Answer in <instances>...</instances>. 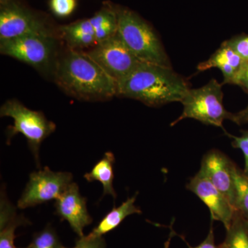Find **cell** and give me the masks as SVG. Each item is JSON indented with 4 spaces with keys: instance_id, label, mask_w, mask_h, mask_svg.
Here are the masks:
<instances>
[{
    "instance_id": "cell-30",
    "label": "cell",
    "mask_w": 248,
    "mask_h": 248,
    "mask_svg": "<svg viewBox=\"0 0 248 248\" xmlns=\"http://www.w3.org/2000/svg\"><path fill=\"white\" fill-rule=\"evenodd\" d=\"M7 1V0H0V2H1V3H4L5 2V1Z\"/></svg>"
},
{
    "instance_id": "cell-20",
    "label": "cell",
    "mask_w": 248,
    "mask_h": 248,
    "mask_svg": "<svg viewBox=\"0 0 248 248\" xmlns=\"http://www.w3.org/2000/svg\"><path fill=\"white\" fill-rule=\"evenodd\" d=\"M232 173L236 193V210L248 221V175L233 163Z\"/></svg>"
},
{
    "instance_id": "cell-5",
    "label": "cell",
    "mask_w": 248,
    "mask_h": 248,
    "mask_svg": "<svg viewBox=\"0 0 248 248\" xmlns=\"http://www.w3.org/2000/svg\"><path fill=\"white\" fill-rule=\"evenodd\" d=\"M1 117H9L14 125L8 127L7 143L13 137L22 134L27 139L29 148L35 158L37 167L40 168L39 151L44 140L55 131L56 125L46 118L43 112L28 108L16 99L7 101L0 109Z\"/></svg>"
},
{
    "instance_id": "cell-4",
    "label": "cell",
    "mask_w": 248,
    "mask_h": 248,
    "mask_svg": "<svg viewBox=\"0 0 248 248\" xmlns=\"http://www.w3.org/2000/svg\"><path fill=\"white\" fill-rule=\"evenodd\" d=\"M222 86L213 79L199 89H190L181 102L184 106L182 114L171 124V126L188 118L223 130L225 120H231L235 123V114L228 112L223 106Z\"/></svg>"
},
{
    "instance_id": "cell-14",
    "label": "cell",
    "mask_w": 248,
    "mask_h": 248,
    "mask_svg": "<svg viewBox=\"0 0 248 248\" xmlns=\"http://www.w3.org/2000/svg\"><path fill=\"white\" fill-rule=\"evenodd\" d=\"M31 221L23 215H18L16 208L1 193L0 213V248H19L15 246L16 228L31 225Z\"/></svg>"
},
{
    "instance_id": "cell-9",
    "label": "cell",
    "mask_w": 248,
    "mask_h": 248,
    "mask_svg": "<svg viewBox=\"0 0 248 248\" xmlns=\"http://www.w3.org/2000/svg\"><path fill=\"white\" fill-rule=\"evenodd\" d=\"M87 53L117 83L143 62L129 50L117 33L98 43Z\"/></svg>"
},
{
    "instance_id": "cell-24",
    "label": "cell",
    "mask_w": 248,
    "mask_h": 248,
    "mask_svg": "<svg viewBox=\"0 0 248 248\" xmlns=\"http://www.w3.org/2000/svg\"><path fill=\"white\" fill-rule=\"evenodd\" d=\"M229 138L232 139V144L235 148L241 150L245 158L244 172L248 175V131L244 130L242 131V135L239 137L234 136L231 134L226 133Z\"/></svg>"
},
{
    "instance_id": "cell-6",
    "label": "cell",
    "mask_w": 248,
    "mask_h": 248,
    "mask_svg": "<svg viewBox=\"0 0 248 248\" xmlns=\"http://www.w3.org/2000/svg\"><path fill=\"white\" fill-rule=\"evenodd\" d=\"M56 40L53 35H31L0 41V52L42 72L55 68Z\"/></svg>"
},
{
    "instance_id": "cell-1",
    "label": "cell",
    "mask_w": 248,
    "mask_h": 248,
    "mask_svg": "<svg viewBox=\"0 0 248 248\" xmlns=\"http://www.w3.org/2000/svg\"><path fill=\"white\" fill-rule=\"evenodd\" d=\"M53 75L57 84L77 99L104 100L117 95V81L87 53L69 49L57 60Z\"/></svg>"
},
{
    "instance_id": "cell-3",
    "label": "cell",
    "mask_w": 248,
    "mask_h": 248,
    "mask_svg": "<svg viewBox=\"0 0 248 248\" xmlns=\"http://www.w3.org/2000/svg\"><path fill=\"white\" fill-rule=\"evenodd\" d=\"M117 35L141 62L172 67L164 46L154 29L131 10L118 8Z\"/></svg>"
},
{
    "instance_id": "cell-22",
    "label": "cell",
    "mask_w": 248,
    "mask_h": 248,
    "mask_svg": "<svg viewBox=\"0 0 248 248\" xmlns=\"http://www.w3.org/2000/svg\"><path fill=\"white\" fill-rule=\"evenodd\" d=\"M77 0H50V8L55 16L66 17L71 16L76 9Z\"/></svg>"
},
{
    "instance_id": "cell-12",
    "label": "cell",
    "mask_w": 248,
    "mask_h": 248,
    "mask_svg": "<svg viewBox=\"0 0 248 248\" xmlns=\"http://www.w3.org/2000/svg\"><path fill=\"white\" fill-rule=\"evenodd\" d=\"M232 161L221 152L212 150L204 155L200 172L226 196L236 211V193L232 173Z\"/></svg>"
},
{
    "instance_id": "cell-15",
    "label": "cell",
    "mask_w": 248,
    "mask_h": 248,
    "mask_svg": "<svg viewBox=\"0 0 248 248\" xmlns=\"http://www.w3.org/2000/svg\"><path fill=\"white\" fill-rule=\"evenodd\" d=\"M59 32L70 49L90 48L97 45L95 32L90 19H81L59 28Z\"/></svg>"
},
{
    "instance_id": "cell-16",
    "label": "cell",
    "mask_w": 248,
    "mask_h": 248,
    "mask_svg": "<svg viewBox=\"0 0 248 248\" xmlns=\"http://www.w3.org/2000/svg\"><path fill=\"white\" fill-rule=\"evenodd\" d=\"M138 192L133 197H130L123 202L120 206L117 208L114 207L108 213L103 217L97 226L89 234L85 236L87 239L102 237L103 235L116 229L127 217L134 214H141V209L135 204Z\"/></svg>"
},
{
    "instance_id": "cell-26",
    "label": "cell",
    "mask_w": 248,
    "mask_h": 248,
    "mask_svg": "<svg viewBox=\"0 0 248 248\" xmlns=\"http://www.w3.org/2000/svg\"><path fill=\"white\" fill-rule=\"evenodd\" d=\"M233 84L237 85L248 94V61H245L236 75Z\"/></svg>"
},
{
    "instance_id": "cell-8",
    "label": "cell",
    "mask_w": 248,
    "mask_h": 248,
    "mask_svg": "<svg viewBox=\"0 0 248 248\" xmlns=\"http://www.w3.org/2000/svg\"><path fill=\"white\" fill-rule=\"evenodd\" d=\"M68 172H54L46 166L44 170L31 173L29 181L17 202L19 209L36 206L57 200L73 181Z\"/></svg>"
},
{
    "instance_id": "cell-21",
    "label": "cell",
    "mask_w": 248,
    "mask_h": 248,
    "mask_svg": "<svg viewBox=\"0 0 248 248\" xmlns=\"http://www.w3.org/2000/svg\"><path fill=\"white\" fill-rule=\"evenodd\" d=\"M56 231L50 224L43 231L36 232L32 236L31 244L25 248H64Z\"/></svg>"
},
{
    "instance_id": "cell-13",
    "label": "cell",
    "mask_w": 248,
    "mask_h": 248,
    "mask_svg": "<svg viewBox=\"0 0 248 248\" xmlns=\"http://www.w3.org/2000/svg\"><path fill=\"white\" fill-rule=\"evenodd\" d=\"M245 60L228 46L222 44L221 47L206 61L202 62L197 66L200 71L217 68L223 76V84H233L236 75L241 69Z\"/></svg>"
},
{
    "instance_id": "cell-2",
    "label": "cell",
    "mask_w": 248,
    "mask_h": 248,
    "mask_svg": "<svg viewBox=\"0 0 248 248\" xmlns=\"http://www.w3.org/2000/svg\"><path fill=\"white\" fill-rule=\"evenodd\" d=\"M190 89L188 83L172 67L142 62L117 82V95L157 107L182 102Z\"/></svg>"
},
{
    "instance_id": "cell-17",
    "label": "cell",
    "mask_w": 248,
    "mask_h": 248,
    "mask_svg": "<svg viewBox=\"0 0 248 248\" xmlns=\"http://www.w3.org/2000/svg\"><path fill=\"white\" fill-rule=\"evenodd\" d=\"M115 162V155L110 152H107L102 159L94 164L91 172L86 173L84 175V179L88 182L97 181L102 184V197L105 195H111L114 200L117 198V193L113 186Z\"/></svg>"
},
{
    "instance_id": "cell-11",
    "label": "cell",
    "mask_w": 248,
    "mask_h": 248,
    "mask_svg": "<svg viewBox=\"0 0 248 248\" xmlns=\"http://www.w3.org/2000/svg\"><path fill=\"white\" fill-rule=\"evenodd\" d=\"M87 200L80 194L79 186L72 182L68 188L55 200V215L61 221H66L79 238L84 236V228L93 223L87 208Z\"/></svg>"
},
{
    "instance_id": "cell-23",
    "label": "cell",
    "mask_w": 248,
    "mask_h": 248,
    "mask_svg": "<svg viewBox=\"0 0 248 248\" xmlns=\"http://www.w3.org/2000/svg\"><path fill=\"white\" fill-rule=\"evenodd\" d=\"M223 44L232 49L245 61H248V35L234 36Z\"/></svg>"
},
{
    "instance_id": "cell-28",
    "label": "cell",
    "mask_w": 248,
    "mask_h": 248,
    "mask_svg": "<svg viewBox=\"0 0 248 248\" xmlns=\"http://www.w3.org/2000/svg\"><path fill=\"white\" fill-rule=\"evenodd\" d=\"M235 124L238 125L248 124V106L244 110L240 111L237 113H235Z\"/></svg>"
},
{
    "instance_id": "cell-27",
    "label": "cell",
    "mask_w": 248,
    "mask_h": 248,
    "mask_svg": "<svg viewBox=\"0 0 248 248\" xmlns=\"http://www.w3.org/2000/svg\"><path fill=\"white\" fill-rule=\"evenodd\" d=\"M190 248H221V245L217 246L215 244L214 230L213 227L211 226L208 236L203 242L201 243L199 246H196V247H190Z\"/></svg>"
},
{
    "instance_id": "cell-29",
    "label": "cell",
    "mask_w": 248,
    "mask_h": 248,
    "mask_svg": "<svg viewBox=\"0 0 248 248\" xmlns=\"http://www.w3.org/2000/svg\"><path fill=\"white\" fill-rule=\"evenodd\" d=\"M174 234V232L173 231L171 232L170 234L169 235V239H168L167 241L164 244V248H170V246L171 239H172V237Z\"/></svg>"
},
{
    "instance_id": "cell-10",
    "label": "cell",
    "mask_w": 248,
    "mask_h": 248,
    "mask_svg": "<svg viewBox=\"0 0 248 248\" xmlns=\"http://www.w3.org/2000/svg\"><path fill=\"white\" fill-rule=\"evenodd\" d=\"M205 204L210 210L212 221L221 222L226 229L231 226L236 210L221 191L199 171L186 186Z\"/></svg>"
},
{
    "instance_id": "cell-19",
    "label": "cell",
    "mask_w": 248,
    "mask_h": 248,
    "mask_svg": "<svg viewBox=\"0 0 248 248\" xmlns=\"http://www.w3.org/2000/svg\"><path fill=\"white\" fill-rule=\"evenodd\" d=\"M221 248H248V221L236 211Z\"/></svg>"
},
{
    "instance_id": "cell-18",
    "label": "cell",
    "mask_w": 248,
    "mask_h": 248,
    "mask_svg": "<svg viewBox=\"0 0 248 248\" xmlns=\"http://www.w3.org/2000/svg\"><path fill=\"white\" fill-rule=\"evenodd\" d=\"M98 43L117 35L118 31V9L107 4L90 18Z\"/></svg>"
},
{
    "instance_id": "cell-7",
    "label": "cell",
    "mask_w": 248,
    "mask_h": 248,
    "mask_svg": "<svg viewBox=\"0 0 248 248\" xmlns=\"http://www.w3.org/2000/svg\"><path fill=\"white\" fill-rule=\"evenodd\" d=\"M31 35H53L45 19L16 0L0 7V41Z\"/></svg>"
},
{
    "instance_id": "cell-25",
    "label": "cell",
    "mask_w": 248,
    "mask_h": 248,
    "mask_svg": "<svg viewBox=\"0 0 248 248\" xmlns=\"http://www.w3.org/2000/svg\"><path fill=\"white\" fill-rule=\"evenodd\" d=\"M106 247H107V244L103 236L87 239L84 236L76 240V246L73 248H106Z\"/></svg>"
}]
</instances>
